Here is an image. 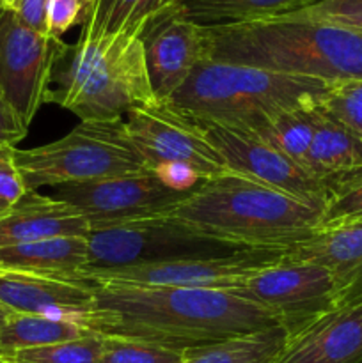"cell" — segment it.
<instances>
[{"instance_id":"obj_1","label":"cell","mask_w":362,"mask_h":363,"mask_svg":"<svg viewBox=\"0 0 362 363\" xmlns=\"http://www.w3.org/2000/svg\"><path fill=\"white\" fill-rule=\"evenodd\" d=\"M91 284L94 301L84 326L103 337L187 351L279 325L275 315L231 291Z\"/></svg>"},{"instance_id":"obj_2","label":"cell","mask_w":362,"mask_h":363,"mask_svg":"<svg viewBox=\"0 0 362 363\" xmlns=\"http://www.w3.org/2000/svg\"><path fill=\"white\" fill-rule=\"evenodd\" d=\"M209 60L316 78L327 84L362 80V35L322 20L280 14L202 27Z\"/></svg>"},{"instance_id":"obj_3","label":"cell","mask_w":362,"mask_h":363,"mask_svg":"<svg viewBox=\"0 0 362 363\" xmlns=\"http://www.w3.org/2000/svg\"><path fill=\"white\" fill-rule=\"evenodd\" d=\"M169 216L240 250L284 252L322 227L323 209L229 170L201 181Z\"/></svg>"},{"instance_id":"obj_4","label":"cell","mask_w":362,"mask_h":363,"mask_svg":"<svg viewBox=\"0 0 362 363\" xmlns=\"http://www.w3.org/2000/svg\"><path fill=\"white\" fill-rule=\"evenodd\" d=\"M330 84L204 59L167 103L202 123L258 130L277 113L316 105Z\"/></svg>"},{"instance_id":"obj_5","label":"cell","mask_w":362,"mask_h":363,"mask_svg":"<svg viewBox=\"0 0 362 363\" xmlns=\"http://www.w3.org/2000/svg\"><path fill=\"white\" fill-rule=\"evenodd\" d=\"M57 67H62L55 71L60 84L55 91L50 89L46 103H57L80 121H119L135 106L158 101L138 35L80 34Z\"/></svg>"},{"instance_id":"obj_6","label":"cell","mask_w":362,"mask_h":363,"mask_svg":"<svg viewBox=\"0 0 362 363\" xmlns=\"http://www.w3.org/2000/svg\"><path fill=\"white\" fill-rule=\"evenodd\" d=\"M14 163L27 191L151 170L128 138L124 119L80 121L59 140L32 149L16 147Z\"/></svg>"},{"instance_id":"obj_7","label":"cell","mask_w":362,"mask_h":363,"mask_svg":"<svg viewBox=\"0 0 362 363\" xmlns=\"http://www.w3.org/2000/svg\"><path fill=\"white\" fill-rule=\"evenodd\" d=\"M89 262L84 272L153 264L176 259L222 257L243 252L162 215L102 229L87 236Z\"/></svg>"},{"instance_id":"obj_8","label":"cell","mask_w":362,"mask_h":363,"mask_svg":"<svg viewBox=\"0 0 362 363\" xmlns=\"http://www.w3.org/2000/svg\"><path fill=\"white\" fill-rule=\"evenodd\" d=\"M67 48L62 39L32 30L11 7L0 6V92L27 128L48 101L50 84Z\"/></svg>"},{"instance_id":"obj_9","label":"cell","mask_w":362,"mask_h":363,"mask_svg":"<svg viewBox=\"0 0 362 363\" xmlns=\"http://www.w3.org/2000/svg\"><path fill=\"white\" fill-rule=\"evenodd\" d=\"M124 130L149 169L190 167L202 181L229 172L197 119L167 101L135 106L126 113Z\"/></svg>"},{"instance_id":"obj_10","label":"cell","mask_w":362,"mask_h":363,"mask_svg":"<svg viewBox=\"0 0 362 363\" xmlns=\"http://www.w3.org/2000/svg\"><path fill=\"white\" fill-rule=\"evenodd\" d=\"M231 293L275 315L287 335L337 308L332 275L327 268L309 261L275 259Z\"/></svg>"},{"instance_id":"obj_11","label":"cell","mask_w":362,"mask_h":363,"mask_svg":"<svg viewBox=\"0 0 362 363\" xmlns=\"http://www.w3.org/2000/svg\"><path fill=\"white\" fill-rule=\"evenodd\" d=\"M185 195L170 190L153 170L84 184L55 186L53 197L77 208L91 229L169 215Z\"/></svg>"},{"instance_id":"obj_12","label":"cell","mask_w":362,"mask_h":363,"mask_svg":"<svg viewBox=\"0 0 362 363\" xmlns=\"http://www.w3.org/2000/svg\"><path fill=\"white\" fill-rule=\"evenodd\" d=\"M199 123L231 172L241 174L325 211L329 202L327 184L258 137L254 131L216 123Z\"/></svg>"},{"instance_id":"obj_13","label":"cell","mask_w":362,"mask_h":363,"mask_svg":"<svg viewBox=\"0 0 362 363\" xmlns=\"http://www.w3.org/2000/svg\"><path fill=\"white\" fill-rule=\"evenodd\" d=\"M280 254L283 252L243 250L222 257L176 259V261L153 262V264L82 272L80 279L87 282L114 280V282L142 284V286L231 291L259 272L263 266L279 259Z\"/></svg>"},{"instance_id":"obj_14","label":"cell","mask_w":362,"mask_h":363,"mask_svg":"<svg viewBox=\"0 0 362 363\" xmlns=\"http://www.w3.org/2000/svg\"><path fill=\"white\" fill-rule=\"evenodd\" d=\"M138 39L144 48L149 82L158 101H169L195 66L206 59L202 25L192 21L180 2L148 18L138 30Z\"/></svg>"},{"instance_id":"obj_15","label":"cell","mask_w":362,"mask_h":363,"mask_svg":"<svg viewBox=\"0 0 362 363\" xmlns=\"http://www.w3.org/2000/svg\"><path fill=\"white\" fill-rule=\"evenodd\" d=\"M92 301L94 286L84 279L0 269V307L13 314L46 315L84 325Z\"/></svg>"},{"instance_id":"obj_16","label":"cell","mask_w":362,"mask_h":363,"mask_svg":"<svg viewBox=\"0 0 362 363\" xmlns=\"http://www.w3.org/2000/svg\"><path fill=\"white\" fill-rule=\"evenodd\" d=\"M287 261H309L332 275L337 307L362 301V220L319 227L307 240L280 254Z\"/></svg>"},{"instance_id":"obj_17","label":"cell","mask_w":362,"mask_h":363,"mask_svg":"<svg viewBox=\"0 0 362 363\" xmlns=\"http://www.w3.org/2000/svg\"><path fill=\"white\" fill-rule=\"evenodd\" d=\"M275 363H362V301L334 308L287 335Z\"/></svg>"},{"instance_id":"obj_18","label":"cell","mask_w":362,"mask_h":363,"mask_svg":"<svg viewBox=\"0 0 362 363\" xmlns=\"http://www.w3.org/2000/svg\"><path fill=\"white\" fill-rule=\"evenodd\" d=\"M89 233L91 225L77 208L39 191H27L0 215V247L52 238H87Z\"/></svg>"},{"instance_id":"obj_19","label":"cell","mask_w":362,"mask_h":363,"mask_svg":"<svg viewBox=\"0 0 362 363\" xmlns=\"http://www.w3.org/2000/svg\"><path fill=\"white\" fill-rule=\"evenodd\" d=\"M87 238H52L0 247V269L34 275L80 279L87 268Z\"/></svg>"},{"instance_id":"obj_20","label":"cell","mask_w":362,"mask_h":363,"mask_svg":"<svg viewBox=\"0 0 362 363\" xmlns=\"http://www.w3.org/2000/svg\"><path fill=\"white\" fill-rule=\"evenodd\" d=\"M312 142L307 172L327 184L337 177L362 169V140L330 117L322 105L312 108Z\"/></svg>"},{"instance_id":"obj_21","label":"cell","mask_w":362,"mask_h":363,"mask_svg":"<svg viewBox=\"0 0 362 363\" xmlns=\"http://www.w3.org/2000/svg\"><path fill=\"white\" fill-rule=\"evenodd\" d=\"M287 332L275 325L208 346L183 351L181 363H275L286 346Z\"/></svg>"},{"instance_id":"obj_22","label":"cell","mask_w":362,"mask_h":363,"mask_svg":"<svg viewBox=\"0 0 362 363\" xmlns=\"http://www.w3.org/2000/svg\"><path fill=\"white\" fill-rule=\"evenodd\" d=\"M94 332L80 323L34 314H13L0 328V357L32 347L82 339Z\"/></svg>"},{"instance_id":"obj_23","label":"cell","mask_w":362,"mask_h":363,"mask_svg":"<svg viewBox=\"0 0 362 363\" xmlns=\"http://www.w3.org/2000/svg\"><path fill=\"white\" fill-rule=\"evenodd\" d=\"M312 0H180L181 9L202 27L280 16L302 9Z\"/></svg>"},{"instance_id":"obj_24","label":"cell","mask_w":362,"mask_h":363,"mask_svg":"<svg viewBox=\"0 0 362 363\" xmlns=\"http://www.w3.org/2000/svg\"><path fill=\"white\" fill-rule=\"evenodd\" d=\"M177 2L180 0H98L91 18L82 25L80 34L87 38L138 35L148 18Z\"/></svg>"},{"instance_id":"obj_25","label":"cell","mask_w":362,"mask_h":363,"mask_svg":"<svg viewBox=\"0 0 362 363\" xmlns=\"http://www.w3.org/2000/svg\"><path fill=\"white\" fill-rule=\"evenodd\" d=\"M316 105L277 113L265 121L258 130H254V133L268 142L270 145L279 149L283 155L293 160L302 169L307 170L309 149H311L312 131H314L312 108Z\"/></svg>"},{"instance_id":"obj_26","label":"cell","mask_w":362,"mask_h":363,"mask_svg":"<svg viewBox=\"0 0 362 363\" xmlns=\"http://www.w3.org/2000/svg\"><path fill=\"white\" fill-rule=\"evenodd\" d=\"M102 350L103 335L92 333L82 339L16 351L6 358L16 363H99Z\"/></svg>"},{"instance_id":"obj_27","label":"cell","mask_w":362,"mask_h":363,"mask_svg":"<svg viewBox=\"0 0 362 363\" xmlns=\"http://www.w3.org/2000/svg\"><path fill=\"white\" fill-rule=\"evenodd\" d=\"M362 220V169L337 177L329 183V202L322 227Z\"/></svg>"},{"instance_id":"obj_28","label":"cell","mask_w":362,"mask_h":363,"mask_svg":"<svg viewBox=\"0 0 362 363\" xmlns=\"http://www.w3.org/2000/svg\"><path fill=\"white\" fill-rule=\"evenodd\" d=\"M319 105L362 140V80L330 84Z\"/></svg>"},{"instance_id":"obj_29","label":"cell","mask_w":362,"mask_h":363,"mask_svg":"<svg viewBox=\"0 0 362 363\" xmlns=\"http://www.w3.org/2000/svg\"><path fill=\"white\" fill-rule=\"evenodd\" d=\"M183 351L167 350L138 340L103 337L99 363H181Z\"/></svg>"},{"instance_id":"obj_30","label":"cell","mask_w":362,"mask_h":363,"mask_svg":"<svg viewBox=\"0 0 362 363\" xmlns=\"http://www.w3.org/2000/svg\"><path fill=\"white\" fill-rule=\"evenodd\" d=\"M293 14L327 21L362 35V0H312Z\"/></svg>"},{"instance_id":"obj_31","label":"cell","mask_w":362,"mask_h":363,"mask_svg":"<svg viewBox=\"0 0 362 363\" xmlns=\"http://www.w3.org/2000/svg\"><path fill=\"white\" fill-rule=\"evenodd\" d=\"M84 25V4L82 0H50L48 35L60 39L71 27Z\"/></svg>"},{"instance_id":"obj_32","label":"cell","mask_w":362,"mask_h":363,"mask_svg":"<svg viewBox=\"0 0 362 363\" xmlns=\"http://www.w3.org/2000/svg\"><path fill=\"white\" fill-rule=\"evenodd\" d=\"M14 149L0 147V201L9 204H14L27 194V186L14 163Z\"/></svg>"},{"instance_id":"obj_33","label":"cell","mask_w":362,"mask_h":363,"mask_svg":"<svg viewBox=\"0 0 362 363\" xmlns=\"http://www.w3.org/2000/svg\"><path fill=\"white\" fill-rule=\"evenodd\" d=\"M28 128L18 116L6 96L0 92V147H16L18 142L27 137Z\"/></svg>"},{"instance_id":"obj_34","label":"cell","mask_w":362,"mask_h":363,"mask_svg":"<svg viewBox=\"0 0 362 363\" xmlns=\"http://www.w3.org/2000/svg\"><path fill=\"white\" fill-rule=\"evenodd\" d=\"M48 6L50 0H13L7 7L32 30L48 35Z\"/></svg>"},{"instance_id":"obj_35","label":"cell","mask_w":362,"mask_h":363,"mask_svg":"<svg viewBox=\"0 0 362 363\" xmlns=\"http://www.w3.org/2000/svg\"><path fill=\"white\" fill-rule=\"evenodd\" d=\"M82 4H84V23H85V21L91 18V14H92V11H94L98 0H82Z\"/></svg>"},{"instance_id":"obj_36","label":"cell","mask_w":362,"mask_h":363,"mask_svg":"<svg viewBox=\"0 0 362 363\" xmlns=\"http://www.w3.org/2000/svg\"><path fill=\"white\" fill-rule=\"evenodd\" d=\"M9 314H11V312L7 311V308L0 307V328H2V325H4V323L7 321V318H9Z\"/></svg>"},{"instance_id":"obj_37","label":"cell","mask_w":362,"mask_h":363,"mask_svg":"<svg viewBox=\"0 0 362 363\" xmlns=\"http://www.w3.org/2000/svg\"><path fill=\"white\" fill-rule=\"evenodd\" d=\"M11 206H13V204H9V202H4V201H0V215H2V213H6L7 209L11 208Z\"/></svg>"},{"instance_id":"obj_38","label":"cell","mask_w":362,"mask_h":363,"mask_svg":"<svg viewBox=\"0 0 362 363\" xmlns=\"http://www.w3.org/2000/svg\"><path fill=\"white\" fill-rule=\"evenodd\" d=\"M0 363H16V362L9 360V358H6V357H0Z\"/></svg>"},{"instance_id":"obj_39","label":"cell","mask_w":362,"mask_h":363,"mask_svg":"<svg viewBox=\"0 0 362 363\" xmlns=\"http://www.w3.org/2000/svg\"><path fill=\"white\" fill-rule=\"evenodd\" d=\"M11 2H13V0H0V6H9Z\"/></svg>"}]
</instances>
